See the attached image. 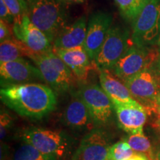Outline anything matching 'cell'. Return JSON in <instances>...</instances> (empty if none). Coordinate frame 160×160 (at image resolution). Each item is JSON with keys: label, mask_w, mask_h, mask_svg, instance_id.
<instances>
[{"label": "cell", "mask_w": 160, "mask_h": 160, "mask_svg": "<svg viewBox=\"0 0 160 160\" xmlns=\"http://www.w3.org/2000/svg\"><path fill=\"white\" fill-rule=\"evenodd\" d=\"M2 102L22 117L40 119L55 109L56 92L44 84L32 82L4 86L0 90Z\"/></svg>", "instance_id": "1"}, {"label": "cell", "mask_w": 160, "mask_h": 160, "mask_svg": "<svg viewBox=\"0 0 160 160\" xmlns=\"http://www.w3.org/2000/svg\"><path fill=\"white\" fill-rule=\"evenodd\" d=\"M68 5L62 0H29L27 14L51 43L67 25Z\"/></svg>", "instance_id": "2"}, {"label": "cell", "mask_w": 160, "mask_h": 160, "mask_svg": "<svg viewBox=\"0 0 160 160\" xmlns=\"http://www.w3.org/2000/svg\"><path fill=\"white\" fill-rule=\"evenodd\" d=\"M30 59L33 60L39 70L44 81L57 93L69 91L77 79L73 71L53 50L41 53H33Z\"/></svg>", "instance_id": "3"}, {"label": "cell", "mask_w": 160, "mask_h": 160, "mask_svg": "<svg viewBox=\"0 0 160 160\" xmlns=\"http://www.w3.org/2000/svg\"><path fill=\"white\" fill-rule=\"evenodd\" d=\"M160 34V0H146L133 21L132 43L142 47L157 45Z\"/></svg>", "instance_id": "4"}, {"label": "cell", "mask_w": 160, "mask_h": 160, "mask_svg": "<svg viewBox=\"0 0 160 160\" xmlns=\"http://www.w3.org/2000/svg\"><path fill=\"white\" fill-rule=\"evenodd\" d=\"M20 138L25 143L33 145L45 154L57 159L68 153L71 142L62 131L32 127L22 132Z\"/></svg>", "instance_id": "5"}, {"label": "cell", "mask_w": 160, "mask_h": 160, "mask_svg": "<svg viewBox=\"0 0 160 160\" xmlns=\"http://www.w3.org/2000/svg\"><path fill=\"white\" fill-rule=\"evenodd\" d=\"M132 97L145 108L148 113L154 112L160 94V73L156 65L123 82Z\"/></svg>", "instance_id": "6"}, {"label": "cell", "mask_w": 160, "mask_h": 160, "mask_svg": "<svg viewBox=\"0 0 160 160\" xmlns=\"http://www.w3.org/2000/svg\"><path fill=\"white\" fill-rule=\"evenodd\" d=\"M159 49L153 47H142L133 44L114 66L113 73L122 82L150 68L157 64Z\"/></svg>", "instance_id": "7"}, {"label": "cell", "mask_w": 160, "mask_h": 160, "mask_svg": "<svg viewBox=\"0 0 160 160\" xmlns=\"http://www.w3.org/2000/svg\"><path fill=\"white\" fill-rule=\"evenodd\" d=\"M130 31L121 25H113L96 57L94 62L98 69L112 71L131 46Z\"/></svg>", "instance_id": "8"}, {"label": "cell", "mask_w": 160, "mask_h": 160, "mask_svg": "<svg viewBox=\"0 0 160 160\" xmlns=\"http://www.w3.org/2000/svg\"><path fill=\"white\" fill-rule=\"evenodd\" d=\"M76 94L85 102L96 125H105L111 120L114 106L102 88L95 84L86 85Z\"/></svg>", "instance_id": "9"}, {"label": "cell", "mask_w": 160, "mask_h": 160, "mask_svg": "<svg viewBox=\"0 0 160 160\" xmlns=\"http://www.w3.org/2000/svg\"><path fill=\"white\" fill-rule=\"evenodd\" d=\"M0 77L2 87L45 82L39 70L24 58L0 63Z\"/></svg>", "instance_id": "10"}, {"label": "cell", "mask_w": 160, "mask_h": 160, "mask_svg": "<svg viewBox=\"0 0 160 160\" xmlns=\"http://www.w3.org/2000/svg\"><path fill=\"white\" fill-rule=\"evenodd\" d=\"M112 23L113 17L111 13L106 12H97L90 17L84 48L92 61H94L102 46L112 27Z\"/></svg>", "instance_id": "11"}, {"label": "cell", "mask_w": 160, "mask_h": 160, "mask_svg": "<svg viewBox=\"0 0 160 160\" xmlns=\"http://www.w3.org/2000/svg\"><path fill=\"white\" fill-rule=\"evenodd\" d=\"M111 147L108 136L103 130L92 129L81 141L72 160H107Z\"/></svg>", "instance_id": "12"}, {"label": "cell", "mask_w": 160, "mask_h": 160, "mask_svg": "<svg viewBox=\"0 0 160 160\" xmlns=\"http://www.w3.org/2000/svg\"><path fill=\"white\" fill-rule=\"evenodd\" d=\"M13 31L15 37L34 53H45L53 48L48 37L32 22L28 14L24 15L20 25H13Z\"/></svg>", "instance_id": "13"}, {"label": "cell", "mask_w": 160, "mask_h": 160, "mask_svg": "<svg viewBox=\"0 0 160 160\" xmlns=\"http://www.w3.org/2000/svg\"><path fill=\"white\" fill-rule=\"evenodd\" d=\"M99 71L100 85L108 95L113 106H133L144 108L132 97L127 86L113 72L105 69H100Z\"/></svg>", "instance_id": "14"}, {"label": "cell", "mask_w": 160, "mask_h": 160, "mask_svg": "<svg viewBox=\"0 0 160 160\" xmlns=\"http://www.w3.org/2000/svg\"><path fill=\"white\" fill-rule=\"evenodd\" d=\"M52 50L68 66L79 81L85 82L91 70L98 69L95 62L90 59L84 47L71 49L52 48Z\"/></svg>", "instance_id": "15"}, {"label": "cell", "mask_w": 160, "mask_h": 160, "mask_svg": "<svg viewBox=\"0 0 160 160\" xmlns=\"http://www.w3.org/2000/svg\"><path fill=\"white\" fill-rule=\"evenodd\" d=\"M87 17H79L71 25H66L53 40L52 45L55 49H71L84 47L87 33Z\"/></svg>", "instance_id": "16"}, {"label": "cell", "mask_w": 160, "mask_h": 160, "mask_svg": "<svg viewBox=\"0 0 160 160\" xmlns=\"http://www.w3.org/2000/svg\"><path fill=\"white\" fill-rule=\"evenodd\" d=\"M119 126L129 134L143 131L148 119V112L144 108L133 106H114Z\"/></svg>", "instance_id": "17"}, {"label": "cell", "mask_w": 160, "mask_h": 160, "mask_svg": "<svg viewBox=\"0 0 160 160\" xmlns=\"http://www.w3.org/2000/svg\"><path fill=\"white\" fill-rule=\"evenodd\" d=\"M64 119L68 126L74 129L90 128L94 124L88 107L76 93L65 110Z\"/></svg>", "instance_id": "18"}, {"label": "cell", "mask_w": 160, "mask_h": 160, "mask_svg": "<svg viewBox=\"0 0 160 160\" xmlns=\"http://www.w3.org/2000/svg\"><path fill=\"white\" fill-rule=\"evenodd\" d=\"M33 53L15 36L0 44V63L13 61L25 57L30 58Z\"/></svg>", "instance_id": "19"}, {"label": "cell", "mask_w": 160, "mask_h": 160, "mask_svg": "<svg viewBox=\"0 0 160 160\" xmlns=\"http://www.w3.org/2000/svg\"><path fill=\"white\" fill-rule=\"evenodd\" d=\"M124 139L136 153L146 156L150 160H154L151 142L144 134L143 131L129 134Z\"/></svg>", "instance_id": "20"}, {"label": "cell", "mask_w": 160, "mask_h": 160, "mask_svg": "<svg viewBox=\"0 0 160 160\" xmlns=\"http://www.w3.org/2000/svg\"><path fill=\"white\" fill-rule=\"evenodd\" d=\"M120 13L127 21H133L142 10L146 0H114Z\"/></svg>", "instance_id": "21"}, {"label": "cell", "mask_w": 160, "mask_h": 160, "mask_svg": "<svg viewBox=\"0 0 160 160\" xmlns=\"http://www.w3.org/2000/svg\"><path fill=\"white\" fill-rule=\"evenodd\" d=\"M13 160H58V159L53 156L45 154L28 143H25L19 146L15 151Z\"/></svg>", "instance_id": "22"}, {"label": "cell", "mask_w": 160, "mask_h": 160, "mask_svg": "<svg viewBox=\"0 0 160 160\" xmlns=\"http://www.w3.org/2000/svg\"><path fill=\"white\" fill-rule=\"evenodd\" d=\"M135 153L136 152L123 139L111 145L107 160H126Z\"/></svg>", "instance_id": "23"}, {"label": "cell", "mask_w": 160, "mask_h": 160, "mask_svg": "<svg viewBox=\"0 0 160 160\" xmlns=\"http://www.w3.org/2000/svg\"><path fill=\"white\" fill-rule=\"evenodd\" d=\"M8 6L13 17V25L21 24L24 15L27 14L24 6L20 0H3Z\"/></svg>", "instance_id": "24"}, {"label": "cell", "mask_w": 160, "mask_h": 160, "mask_svg": "<svg viewBox=\"0 0 160 160\" xmlns=\"http://www.w3.org/2000/svg\"><path fill=\"white\" fill-rule=\"evenodd\" d=\"M13 117L8 112L6 111H1L0 114V138L3 140L7 136L8 133L13 125Z\"/></svg>", "instance_id": "25"}, {"label": "cell", "mask_w": 160, "mask_h": 160, "mask_svg": "<svg viewBox=\"0 0 160 160\" xmlns=\"http://www.w3.org/2000/svg\"><path fill=\"white\" fill-rule=\"evenodd\" d=\"M13 25L5 22L3 20L0 21V42H3L5 40L13 37Z\"/></svg>", "instance_id": "26"}, {"label": "cell", "mask_w": 160, "mask_h": 160, "mask_svg": "<svg viewBox=\"0 0 160 160\" xmlns=\"http://www.w3.org/2000/svg\"><path fill=\"white\" fill-rule=\"evenodd\" d=\"M0 17H1V20H3L10 25H13L14 20H13V15L3 0H0Z\"/></svg>", "instance_id": "27"}, {"label": "cell", "mask_w": 160, "mask_h": 160, "mask_svg": "<svg viewBox=\"0 0 160 160\" xmlns=\"http://www.w3.org/2000/svg\"><path fill=\"white\" fill-rule=\"evenodd\" d=\"M126 160H150V159L145 155L141 154V153H136L134 155L132 156L131 157H130L129 159Z\"/></svg>", "instance_id": "28"}, {"label": "cell", "mask_w": 160, "mask_h": 160, "mask_svg": "<svg viewBox=\"0 0 160 160\" xmlns=\"http://www.w3.org/2000/svg\"><path fill=\"white\" fill-rule=\"evenodd\" d=\"M152 127L157 131V134L160 139V118L158 117L157 119H155V121L152 124Z\"/></svg>", "instance_id": "29"}, {"label": "cell", "mask_w": 160, "mask_h": 160, "mask_svg": "<svg viewBox=\"0 0 160 160\" xmlns=\"http://www.w3.org/2000/svg\"><path fill=\"white\" fill-rule=\"evenodd\" d=\"M67 5H71V4H81L83 3L85 0H62Z\"/></svg>", "instance_id": "30"}, {"label": "cell", "mask_w": 160, "mask_h": 160, "mask_svg": "<svg viewBox=\"0 0 160 160\" xmlns=\"http://www.w3.org/2000/svg\"><path fill=\"white\" fill-rule=\"evenodd\" d=\"M20 1H21L22 3V5L24 6V8H25V11H26V13H27V11H28V3L29 0H20Z\"/></svg>", "instance_id": "31"}, {"label": "cell", "mask_w": 160, "mask_h": 160, "mask_svg": "<svg viewBox=\"0 0 160 160\" xmlns=\"http://www.w3.org/2000/svg\"><path fill=\"white\" fill-rule=\"evenodd\" d=\"M159 59H158L157 62V64H156V68H157V70L159 71V73H160V48H159Z\"/></svg>", "instance_id": "32"}, {"label": "cell", "mask_w": 160, "mask_h": 160, "mask_svg": "<svg viewBox=\"0 0 160 160\" xmlns=\"http://www.w3.org/2000/svg\"><path fill=\"white\" fill-rule=\"evenodd\" d=\"M153 113H155L158 116V117L160 118V106L159 105H158L157 107L156 108L155 111H154V112H153Z\"/></svg>", "instance_id": "33"}, {"label": "cell", "mask_w": 160, "mask_h": 160, "mask_svg": "<svg viewBox=\"0 0 160 160\" xmlns=\"http://www.w3.org/2000/svg\"><path fill=\"white\" fill-rule=\"evenodd\" d=\"M156 160H160V147L158 149L157 154H156Z\"/></svg>", "instance_id": "34"}, {"label": "cell", "mask_w": 160, "mask_h": 160, "mask_svg": "<svg viewBox=\"0 0 160 160\" xmlns=\"http://www.w3.org/2000/svg\"><path fill=\"white\" fill-rule=\"evenodd\" d=\"M157 105L160 106V94L158 96V97L157 99Z\"/></svg>", "instance_id": "35"}, {"label": "cell", "mask_w": 160, "mask_h": 160, "mask_svg": "<svg viewBox=\"0 0 160 160\" xmlns=\"http://www.w3.org/2000/svg\"><path fill=\"white\" fill-rule=\"evenodd\" d=\"M157 46L159 48H160V34H159V40H158V43H157Z\"/></svg>", "instance_id": "36"}]
</instances>
